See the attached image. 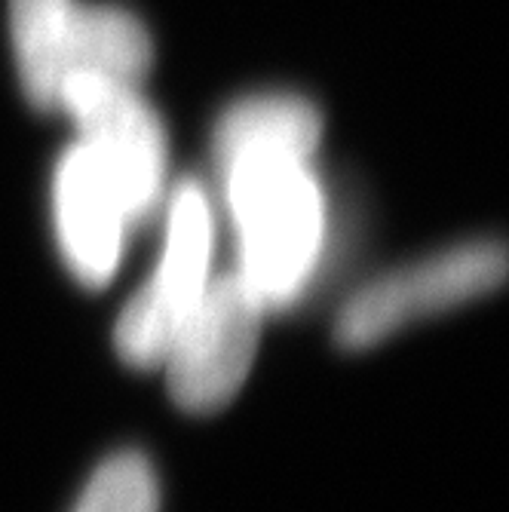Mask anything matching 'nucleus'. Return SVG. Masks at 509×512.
<instances>
[{
    "label": "nucleus",
    "mask_w": 509,
    "mask_h": 512,
    "mask_svg": "<svg viewBox=\"0 0 509 512\" xmlns=\"http://www.w3.org/2000/svg\"><path fill=\"white\" fill-rule=\"evenodd\" d=\"M218 163L240 237V273L264 307L292 301L316 264L326 230V203L307 166L310 157L286 148H243Z\"/></svg>",
    "instance_id": "f257e3e1"
},
{
    "label": "nucleus",
    "mask_w": 509,
    "mask_h": 512,
    "mask_svg": "<svg viewBox=\"0 0 509 512\" xmlns=\"http://www.w3.org/2000/svg\"><path fill=\"white\" fill-rule=\"evenodd\" d=\"M264 310L240 270L206 283L163 362L169 393L184 411H215L240 390L258 350Z\"/></svg>",
    "instance_id": "f03ea898"
},
{
    "label": "nucleus",
    "mask_w": 509,
    "mask_h": 512,
    "mask_svg": "<svg viewBox=\"0 0 509 512\" xmlns=\"http://www.w3.org/2000/svg\"><path fill=\"white\" fill-rule=\"evenodd\" d=\"M506 279V249L476 240L393 270L365 286L338 316L335 338L347 350L372 347L405 325L494 292Z\"/></svg>",
    "instance_id": "7ed1b4c3"
},
{
    "label": "nucleus",
    "mask_w": 509,
    "mask_h": 512,
    "mask_svg": "<svg viewBox=\"0 0 509 512\" xmlns=\"http://www.w3.org/2000/svg\"><path fill=\"white\" fill-rule=\"evenodd\" d=\"M212 212L200 184L184 181L172 197L169 234L160 264L148 286L117 319V353L132 368H157L166 362L184 316L209 283Z\"/></svg>",
    "instance_id": "20e7f679"
},
{
    "label": "nucleus",
    "mask_w": 509,
    "mask_h": 512,
    "mask_svg": "<svg viewBox=\"0 0 509 512\" xmlns=\"http://www.w3.org/2000/svg\"><path fill=\"white\" fill-rule=\"evenodd\" d=\"M59 108L80 123V142L111 178L129 218L151 212L163 191L166 138L138 86L80 71L65 80Z\"/></svg>",
    "instance_id": "39448f33"
},
{
    "label": "nucleus",
    "mask_w": 509,
    "mask_h": 512,
    "mask_svg": "<svg viewBox=\"0 0 509 512\" xmlns=\"http://www.w3.org/2000/svg\"><path fill=\"white\" fill-rule=\"evenodd\" d=\"M53 197L65 258L86 286H105L120 261L129 212L83 142L62 157Z\"/></svg>",
    "instance_id": "423d86ee"
},
{
    "label": "nucleus",
    "mask_w": 509,
    "mask_h": 512,
    "mask_svg": "<svg viewBox=\"0 0 509 512\" xmlns=\"http://www.w3.org/2000/svg\"><path fill=\"white\" fill-rule=\"evenodd\" d=\"M77 0H10V31L25 96L40 108H59L71 74V34Z\"/></svg>",
    "instance_id": "0eeeda50"
},
{
    "label": "nucleus",
    "mask_w": 509,
    "mask_h": 512,
    "mask_svg": "<svg viewBox=\"0 0 509 512\" xmlns=\"http://www.w3.org/2000/svg\"><path fill=\"white\" fill-rule=\"evenodd\" d=\"M322 120L316 108L289 92H264L230 108L215 132V157L243 148H286L313 157Z\"/></svg>",
    "instance_id": "6e6552de"
},
{
    "label": "nucleus",
    "mask_w": 509,
    "mask_h": 512,
    "mask_svg": "<svg viewBox=\"0 0 509 512\" xmlns=\"http://www.w3.org/2000/svg\"><path fill=\"white\" fill-rule=\"evenodd\" d=\"M151 56V37L132 13L120 7H77L71 34V74L89 71L138 86L151 65Z\"/></svg>",
    "instance_id": "1a4fd4ad"
},
{
    "label": "nucleus",
    "mask_w": 509,
    "mask_h": 512,
    "mask_svg": "<svg viewBox=\"0 0 509 512\" xmlns=\"http://www.w3.org/2000/svg\"><path fill=\"white\" fill-rule=\"evenodd\" d=\"M74 512H160L151 463L135 451L114 454L89 479Z\"/></svg>",
    "instance_id": "9d476101"
}]
</instances>
